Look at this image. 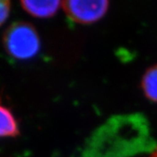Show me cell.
Listing matches in <instances>:
<instances>
[{"mask_svg": "<svg viewBox=\"0 0 157 157\" xmlns=\"http://www.w3.org/2000/svg\"><path fill=\"white\" fill-rule=\"evenodd\" d=\"M3 42L8 54L21 60L33 58L40 49L37 31L25 22H16L10 25L4 34Z\"/></svg>", "mask_w": 157, "mask_h": 157, "instance_id": "6da1fadb", "label": "cell"}, {"mask_svg": "<svg viewBox=\"0 0 157 157\" xmlns=\"http://www.w3.org/2000/svg\"><path fill=\"white\" fill-rule=\"evenodd\" d=\"M109 3L106 0H68L62 2L66 13L75 22L92 24L103 17Z\"/></svg>", "mask_w": 157, "mask_h": 157, "instance_id": "7a4b0ae2", "label": "cell"}, {"mask_svg": "<svg viewBox=\"0 0 157 157\" xmlns=\"http://www.w3.org/2000/svg\"><path fill=\"white\" fill-rule=\"evenodd\" d=\"M23 9L30 15L36 17H52L59 10V6H62V2L57 0H45V1H28L23 0L20 2Z\"/></svg>", "mask_w": 157, "mask_h": 157, "instance_id": "3957f363", "label": "cell"}, {"mask_svg": "<svg viewBox=\"0 0 157 157\" xmlns=\"http://www.w3.org/2000/svg\"><path fill=\"white\" fill-rule=\"evenodd\" d=\"M19 133L17 121L6 107L0 105V137H15Z\"/></svg>", "mask_w": 157, "mask_h": 157, "instance_id": "277c9868", "label": "cell"}, {"mask_svg": "<svg viewBox=\"0 0 157 157\" xmlns=\"http://www.w3.org/2000/svg\"><path fill=\"white\" fill-rule=\"evenodd\" d=\"M141 86L147 98L157 102V66L147 70L142 77Z\"/></svg>", "mask_w": 157, "mask_h": 157, "instance_id": "5b68a950", "label": "cell"}, {"mask_svg": "<svg viewBox=\"0 0 157 157\" xmlns=\"http://www.w3.org/2000/svg\"><path fill=\"white\" fill-rule=\"evenodd\" d=\"M10 12V2L0 0V25L5 22Z\"/></svg>", "mask_w": 157, "mask_h": 157, "instance_id": "8992f818", "label": "cell"}, {"mask_svg": "<svg viewBox=\"0 0 157 157\" xmlns=\"http://www.w3.org/2000/svg\"><path fill=\"white\" fill-rule=\"evenodd\" d=\"M150 157H157V148L155 149V151L154 152V153L152 154L151 155H150Z\"/></svg>", "mask_w": 157, "mask_h": 157, "instance_id": "52a82bcc", "label": "cell"}]
</instances>
